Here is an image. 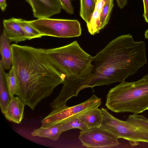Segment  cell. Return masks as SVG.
Listing matches in <instances>:
<instances>
[{
  "label": "cell",
  "instance_id": "26",
  "mask_svg": "<svg viewBox=\"0 0 148 148\" xmlns=\"http://www.w3.org/2000/svg\"><path fill=\"white\" fill-rule=\"evenodd\" d=\"M145 37L146 38H148V29L145 33Z\"/></svg>",
  "mask_w": 148,
  "mask_h": 148
},
{
  "label": "cell",
  "instance_id": "7",
  "mask_svg": "<svg viewBox=\"0 0 148 148\" xmlns=\"http://www.w3.org/2000/svg\"><path fill=\"white\" fill-rule=\"evenodd\" d=\"M101 103V99L93 94L87 100L77 105L70 107L61 105L53 108L41 121L42 127H48L61 124L89 110L98 108Z\"/></svg>",
  "mask_w": 148,
  "mask_h": 148
},
{
  "label": "cell",
  "instance_id": "9",
  "mask_svg": "<svg viewBox=\"0 0 148 148\" xmlns=\"http://www.w3.org/2000/svg\"><path fill=\"white\" fill-rule=\"evenodd\" d=\"M34 17L38 18H49L60 13L62 7L59 0H29Z\"/></svg>",
  "mask_w": 148,
  "mask_h": 148
},
{
  "label": "cell",
  "instance_id": "5",
  "mask_svg": "<svg viewBox=\"0 0 148 148\" xmlns=\"http://www.w3.org/2000/svg\"><path fill=\"white\" fill-rule=\"evenodd\" d=\"M103 118L100 127L119 138L127 140L132 147L140 143L148 144V119L142 115L133 113L126 121L115 117L101 108Z\"/></svg>",
  "mask_w": 148,
  "mask_h": 148
},
{
  "label": "cell",
  "instance_id": "22",
  "mask_svg": "<svg viewBox=\"0 0 148 148\" xmlns=\"http://www.w3.org/2000/svg\"><path fill=\"white\" fill-rule=\"evenodd\" d=\"M62 8L67 13L72 14L74 13V8L71 0H59Z\"/></svg>",
  "mask_w": 148,
  "mask_h": 148
},
{
  "label": "cell",
  "instance_id": "24",
  "mask_svg": "<svg viewBox=\"0 0 148 148\" xmlns=\"http://www.w3.org/2000/svg\"><path fill=\"white\" fill-rule=\"evenodd\" d=\"M118 7L121 9H123L126 6L127 0H116Z\"/></svg>",
  "mask_w": 148,
  "mask_h": 148
},
{
  "label": "cell",
  "instance_id": "18",
  "mask_svg": "<svg viewBox=\"0 0 148 148\" xmlns=\"http://www.w3.org/2000/svg\"><path fill=\"white\" fill-rule=\"evenodd\" d=\"M80 15L86 25L90 21L96 1L95 0H80Z\"/></svg>",
  "mask_w": 148,
  "mask_h": 148
},
{
  "label": "cell",
  "instance_id": "15",
  "mask_svg": "<svg viewBox=\"0 0 148 148\" xmlns=\"http://www.w3.org/2000/svg\"><path fill=\"white\" fill-rule=\"evenodd\" d=\"M60 128V124L48 127L41 126L34 129L31 133V134L33 136L47 138L53 141H56L59 139L62 133Z\"/></svg>",
  "mask_w": 148,
  "mask_h": 148
},
{
  "label": "cell",
  "instance_id": "16",
  "mask_svg": "<svg viewBox=\"0 0 148 148\" xmlns=\"http://www.w3.org/2000/svg\"><path fill=\"white\" fill-rule=\"evenodd\" d=\"M4 72V69L0 64V106L2 112L4 114L10 100L5 83Z\"/></svg>",
  "mask_w": 148,
  "mask_h": 148
},
{
  "label": "cell",
  "instance_id": "27",
  "mask_svg": "<svg viewBox=\"0 0 148 148\" xmlns=\"http://www.w3.org/2000/svg\"><path fill=\"white\" fill-rule=\"evenodd\" d=\"M25 0L29 4L30 3H29V0Z\"/></svg>",
  "mask_w": 148,
  "mask_h": 148
},
{
  "label": "cell",
  "instance_id": "3",
  "mask_svg": "<svg viewBox=\"0 0 148 148\" xmlns=\"http://www.w3.org/2000/svg\"><path fill=\"white\" fill-rule=\"evenodd\" d=\"M105 105L116 113L138 114L148 110V74L137 81H124L111 88Z\"/></svg>",
  "mask_w": 148,
  "mask_h": 148
},
{
  "label": "cell",
  "instance_id": "11",
  "mask_svg": "<svg viewBox=\"0 0 148 148\" xmlns=\"http://www.w3.org/2000/svg\"><path fill=\"white\" fill-rule=\"evenodd\" d=\"M25 105L19 97H10L4 114L5 118L10 121L20 123L23 118Z\"/></svg>",
  "mask_w": 148,
  "mask_h": 148
},
{
  "label": "cell",
  "instance_id": "6",
  "mask_svg": "<svg viewBox=\"0 0 148 148\" xmlns=\"http://www.w3.org/2000/svg\"><path fill=\"white\" fill-rule=\"evenodd\" d=\"M27 21L42 36L71 38L81 34L80 24L76 20L45 18Z\"/></svg>",
  "mask_w": 148,
  "mask_h": 148
},
{
  "label": "cell",
  "instance_id": "1",
  "mask_svg": "<svg viewBox=\"0 0 148 148\" xmlns=\"http://www.w3.org/2000/svg\"><path fill=\"white\" fill-rule=\"evenodd\" d=\"M145 42L134 41L130 34L118 37L92 57V66L77 76L66 79L74 95L86 88L124 82L147 63Z\"/></svg>",
  "mask_w": 148,
  "mask_h": 148
},
{
  "label": "cell",
  "instance_id": "23",
  "mask_svg": "<svg viewBox=\"0 0 148 148\" xmlns=\"http://www.w3.org/2000/svg\"><path fill=\"white\" fill-rule=\"evenodd\" d=\"M144 6L143 16L145 21L148 24V0H143Z\"/></svg>",
  "mask_w": 148,
  "mask_h": 148
},
{
  "label": "cell",
  "instance_id": "14",
  "mask_svg": "<svg viewBox=\"0 0 148 148\" xmlns=\"http://www.w3.org/2000/svg\"><path fill=\"white\" fill-rule=\"evenodd\" d=\"M107 0H97L94 12L90 22L86 25L88 32L94 35L99 32L101 16Z\"/></svg>",
  "mask_w": 148,
  "mask_h": 148
},
{
  "label": "cell",
  "instance_id": "10",
  "mask_svg": "<svg viewBox=\"0 0 148 148\" xmlns=\"http://www.w3.org/2000/svg\"><path fill=\"white\" fill-rule=\"evenodd\" d=\"M3 23L4 30L10 42L17 43L28 40L26 34L15 18L4 19Z\"/></svg>",
  "mask_w": 148,
  "mask_h": 148
},
{
  "label": "cell",
  "instance_id": "25",
  "mask_svg": "<svg viewBox=\"0 0 148 148\" xmlns=\"http://www.w3.org/2000/svg\"><path fill=\"white\" fill-rule=\"evenodd\" d=\"M7 5L6 0H0V7L2 11L5 10Z\"/></svg>",
  "mask_w": 148,
  "mask_h": 148
},
{
  "label": "cell",
  "instance_id": "8",
  "mask_svg": "<svg viewBox=\"0 0 148 148\" xmlns=\"http://www.w3.org/2000/svg\"><path fill=\"white\" fill-rule=\"evenodd\" d=\"M79 139L83 146L88 148H111L119 145V138L101 127L81 131Z\"/></svg>",
  "mask_w": 148,
  "mask_h": 148
},
{
  "label": "cell",
  "instance_id": "17",
  "mask_svg": "<svg viewBox=\"0 0 148 148\" xmlns=\"http://www.w3.org/2000/svg\"><path fill=\"white\" fill-rule=\"evenodd\" d=\"M4 78L6 87L10 97L17 95L18 90V84L17 77L13 67L8 73L4 72Z\"/></svg>",
  "mask_w": 148,
  "mask_h": 148
},
{
  "label": "cell",
  "instance_id": "20",
  "mask_svg": "<svg viewBox=\"0 0 148 148\" xmlns=\"http://www.w3.org/2000/svg\"><path fill=\"white\" fill-rule=\"evenodd\" d=\"M114 5L113 0H106L100 19L101 30L103 29L108 24Z\"/></svg>",
  "mask_w": 148,
  "mask_h": 148
},
{
  "label": "cell",
  "instance_id": "21",
  "mask_svg": "<svg viewBox=\"0 0 148 148\" xmlns=\"http://www.w3.org/2000/svg\"><path fill=\"white\" fill-rule=\"evenodd\" d=\"M16 19L26 34L28 40L40 38L42 36L37 30L30 25L27 21L21 18H16Z\"/></svg>",
  "mask_w": 148,
  "mask_h": 148
},
{
  "label": "cell",
  "instance_id": "2",
  "mask_svg": "<svg viewBox=\"0 0 148 148\" xmlns=\"http://www.w3.org/2000/svg\"><path fill=\"white\" fill-rule=\"evenodd\" d=\"M11 47L12 66L18 84L17 96L34 110L56 87L63 83L66 76L49 61L45 49L16 44Z\"/></svg>",
  "mask_w": 148,
  "mask_h": 148
},
{
  "label": "cell",
  "instance_id": "13",
  "mask_svg": "<svg viewBox=\"0 0 148 148\" xmlns=\"http://www.w3.org/2000/svg\"><path fill=\"white\" fill-rule=\"evenodd\" d=\"M101 109L97 108L87 111L78 116L88 128L100 127L103 118Z\"/></svg>",
  "mask_w": 148,
  "mask_h": 148
},
{
  "label": "cell",
  "instance_id": "19",
  "mask_svg": "<svg viewBox=\"0 0 148 148\" xmlns=\"http://www.w3.org/2000/svg\"><path fill=\"white\" fill-rule=\"evenodd\" d=\"M60 124V131L62 133L73 129H78L83 131L88 128L86 125L79 118L78 116Z\"/></svg>",
  "mask_w": 148,
  "mask_h": 148
},
{
  "label": "cell",
  "instance_id": "29",
  "mask_svg": "<svg viewBox=\"0 0 148 148\" xmlns=\"http://www.w3.org/2000/svg\"><path fill=\"white\" fill-rule=\"evenodd\" d=\"M95 0L96 1H97V0Z\"/></svg>",
  "mask_w": 148,
  "mask_h": 148
},
{
  "label": "cell",
  "instance_id": "4",
  "mask_svg": "<svg viewBox=\"0 0 148 148\" xmlns=\"http://www.w3.org/2000/svg\"><path fill=\"white\" fill-rule=\"evenodd\" d=\"M49 61L66 77L77 76L91 66L92 58L77 41L60 47L45 49Z\"/></svg>",
  "mask_w": 148,
  "mask_h": 148
},
{
  "label": "cell",
  "instance_id": "12",
  "mask_svg": "<svg viewBox=\"0 0 148 148\" xmlns=\"http://www.w3.org/2000/svg\"><path fill=\"white\" fill-rule=\"evenodd\" d=\"M3 29L0 37V53L1 56V64L4 69H10L13 62L11 45Z\"/></svg>",
  "mask_w": 148,
  "mask_h": 148
},
{
  "label": "cell",
  "instance_id": "28",
  "mask_svg": "<svg viewBox=\"0 0 148 148\" xmlns=\"http://www.w3.org/2000/svg\"><path fill=\"white\" fill-rule=\"evenodd\" d=\"M71 1H73V0H71Z\"/></svg>",
  "mask_w": 148,
  "mask_h": 148
}]
</instances>
